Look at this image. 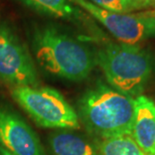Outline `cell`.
Here are the masks:
<instances>
[{
	"label": "cell",
	"instance_id": "1",
	"mask_svg": "<svg viewBox=\"0 0 155 155\" xmlns=\"http://www.w3.org/2000/svg\"><path fill=\"white\" fill-rule=\"evenodd\" d=\"M32 48L43 70L70 81L85 80L96 64L95 54L88 46L51 25L35 30Z\"/></svg>",
	"mask_w": 155,
	"mask_h": 155
},
{
	"label": "cell",
	"instance_id": "2",
	"mask_svg": "<svg viewBox=\"0 0 155 155\" xmlns=\"http://www.w3.org/2000/svg\"><path fill=\"white\" fill-rule=\"evenodd\" d=\"M135 98L99 83L79 102V114L87 130L103 139L130 135L134 120Z\"/></svg>",
	"mask_w": 155,
	"mask_h": 155
},
{
	"label": "cell",
	"instance_id": "3",
	"mask_svg": "<svg viewBox=\"0 0 155 155\" xmlns=\"http://www.w3.org/2000/svg\"><path fill=\"white\" fill-rule=\"evenodd\" d=\"M95 57L111 88L129 97L140 96L152 76L153 57L137 45L108 43Z\"/></svg>",
	"mask_w": 155,
	"mask_h": 155
},
{
	"label": "cell",
	"instance_id": "4",
	"mask_svg": "<svg viewBox=\"0 0 155 155\" xmlns=\"http://www.w3.org/2000/svg\"><path fill=\"white\" fill-rule=\"evenodd\" d=\"M12 97L25 112L45 128L79 129L80 119L76 110L63 95L48 87H14Z\"/></svg>",
	"mask_w": 155,
	"mask_h": 155
},
{
	"label": "cell",
	"instance_id": "5",
	"mask_svg": "<svg viewBox=\"0 0 155 155\" xmlns=\"http://www.w3.org/2000/svg\"><path fill=\"white\" fill-rule=\"evenodd\" d=\"M96 18L121 43L137 45L155 36V10L139 14L118 13L103 9L89 0H69Z\"/></svg>",
	"mask_w": 155,
	"mask_h": 155
},
{
	"label": "cell",
	"instance_id": "6",
	"mask_svg": "<svg viewBox=\"0 0 155 155\" xmlns=\"http://www.w3.org/2000/svg\"><path fill=\"white\" fill-rule=\"evenodd\" d=\"M0 81L13 87H38L28 49L7 24L0 23Z\"/></svg>",
	"mask_w": 155,
	"mask_h": 155
},
{
	"label": "cell",
	"instance_id": "7",
	"mask_svg": "<svg viewBox=\"0 0 155 155\" xmlns=\"http://www.w3.org/2000/svg\"><path fill=\"white\" fill-rule=\"evenodd\" d=\"M0 146L14 155H46L38 136L18 114L0 106Z\"/></svg>",
	"mask_w": 155,
	"mask_h": 155
},
{
	"label": "cell",
	"instance_id": "8",
	"mask_svg": "<svg viewBox=\"0 0 155 155\" xmlns=\"http://www.w3.org/2000/svg\"><path fill=\"white\" fill-rule=\"evenodd\" d=\"M130 136L145 155H155V103L146 96L135 98L134 120Z\"/></svg>",
	"mask_w": 155,
	"mask_h": 155
},
{
	"label": "cell",
	"instance_id": "9",
	"mask_svg": "<svg viewBox=\"0 0 155 155\" xmlns=\"http://www.w3.org/2000/svg\"><path fill=\"white\" fill-rule=\"evenodd\" d=\"M49 142L54 155H98L88 140L72 132L54 133Z\"/></svg>",
	"mask_w": 155,
	"mask_h": 155
},
{
	"label": "cell",
	"instance_id": "10",
	"mask_svg": "<svg viewBox=\"0 0 155 155\" xmlns=\"http://www.w3.org/2000/svg\"><path fill=\"white\" fill-rule=\"evenodd\" d=\"M38 12L52 15L64 19L73 20L78 11L69 0H19Z\"/></svg>",
	"mask_w": 155,
	"mask_h": 155
},
{
	"label": "cell",
	"instance_id": "11",
	"mask_svg": "<svg viewBox=\"0 0 155 155\" xmlns=\"http://www.w3.org/2000/svg\"><path fill=\"white\" fill-rule=\"evenodd\" d=\"M99 152L100 155H145L130 135L103 139Z\"/></svg>",
	"mask_w": 155,
	"mask_h": 155
},
{
	"label": "cell",
	"instance_id": "12",
	"mask_svg": "<svg viewBox=\"0 0 155 155\" xmlns=\"http://www.w3.org/2000/svg\"><path fill=\"white\" fill-rule=\"evenodd\" d=\"M93 4L118 13H132L155 6V0H89Z\"/></svg>",
	"mask_w": 155,
	"mask_h": 155
},
{
	"label": "cell",
	"instance_id": "13",
	"mask_svg": "<svg viewBox=\"0 0 155 155\" xmlns=\"http://www.w3.org/2000/svg\"><path fill=\"white\" fill-rule=\"evenodd\" d=\"M0 155H14V154L9 152V151H7L5 148H3L2 146H0Z\"/></svg>",
	"mask_w": 155,
	"mask_h": 155
}]
</instances>
